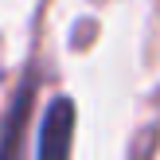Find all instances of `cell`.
Wrapping results in <instances>:
<instances>
[{"instance_id": "cell-1", "label": "cell", "mask_w": 160, "mask_h": 160, "mask_svg": "<svg viewBox=\"0 0 160 160\" xmlns=\"http://www.w3.org/2000/svg\"><path fill=\"white\" fill-rule=\"evenodd\" d=\"M70 137H74V102L55 98L39 121V152L35 160H70Z\"/></svg>"}, {"instance_id": "cell-2", "label": "cell", "mask_w": 160, "mask_h": 160, "mask_svg": "<svg viewBox=\"0 0 160 160\" xmlns=\"http://www.w3.org/2000/svg\"><path fill=\"white\" fill-rule=\"evenodd\" d=\"M28 106H31V86H23L12 102V113L4 121V137H0V160H20L23 145V125H28Z\"/></svg>"}]
</instances>
